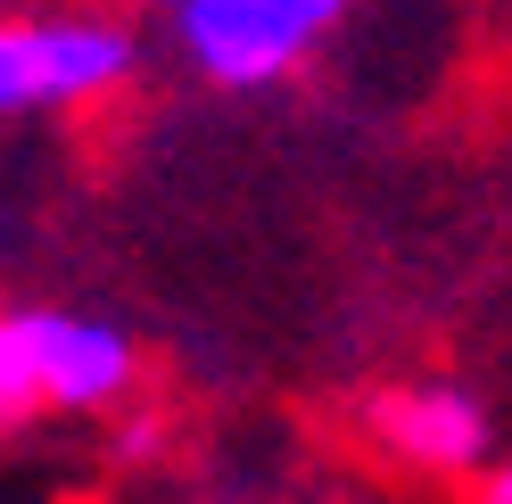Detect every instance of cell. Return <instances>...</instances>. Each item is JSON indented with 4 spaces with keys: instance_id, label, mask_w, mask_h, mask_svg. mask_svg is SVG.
<instances>
[{
    "instance_id": "3957f363",
    "label": "cell",
    "mask_w": 512,
    "mask_h": 504,
    "mask_svg": "<svg viewBox=\"0 0 512 504\" xmlns=\"http://www.w3.org/2000/svg\"><path fill=\"white\" fill-rule=\"evenodd\" d=\"M0 323L25 356L42 414H116L141 389V339L100 306H9Z\"/></svg>"
},
{
    "instance_id": "7a4b0ae2",
    "label": "cell",
    "mask_w": 512,
    "mask_h": 504,
    "mask_svg": "<svg viewBox=\"0 0 512 504\" xmlns=\"http://www.w3.org/2000/svg\"><path fill=\"white\" fill-rule=\"evenodd\" d=\"M133 75H141V34L124 17H100V9L0 17V124L100 108Z\"/></svg>"
},
{
    "instance_id": "277c9868",
    "label": "cell",
    "mask_w": 512,
    "mask_h": 504,
    "mask_svg": "<svg viewBox=\"0 0 512 504\" xmlns=\"http://www.w3.org/2000/svg\"><path fill=\"white\" fill-rule=\"evenodd\" d=\"M372 438L413 471L438 480H479L496 463V414L463 381H405L372 405Z\"/></svg>"
},
{
    "instance_id": "6da1fadb",
    "label": "cell",
    "mask_w": 512,
    "mask_h": 504,
    "mask_svg": "<svg viewBox=\"0 0 512 504\" xmlns=\"http://www.w3.org/2000/svg\"><path fill=\"white\" fill-rule=\"evenodd\" d=\"M347 17L356 0H157V42L190 83L256 100V91L298 83L339 42Z\"/></svg>"
},
{
    "instance_id": "8992f818",
    "label": "cell",
    "mask_w": 512,
    "mask_h": 504,
    "mask_svg": "<svg viewBox=\"0 0 512 504\" xmlns=\"http://www.w3.org/2000/svg\"><path fill=\"white\" fill-rule=\"evenodd\" d=\"M479 504H512V455H496L479 471Z\"/></svg>"
},
{
    "instance_id": "5b68a950",
    "label": "cell",
    "mask_w": 512,
    "mask_h": 504,
    "mask_svg": "<svg viewBox=\"0 0 512 504\" xmlns=\"http://www.w3.org/2000/svg\"><path fill=\"white\" fill-rule=\"evenodd\" d=\"M25 414H42V405H34V381H25V356H17L9 323H0V430H17Z\"/></svg>"
}]
</instances>
